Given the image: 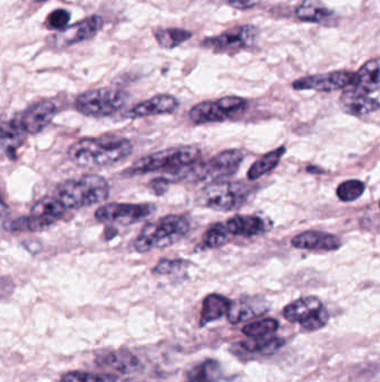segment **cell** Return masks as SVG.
Here are the masks:
<instances>
[{"mask_svg": "<svg viewBox=\"0 0 380 382\" xmlns=\"http://www.w3.org/2000/svg\"><path fill=\"white\" fill-rule=\"evenodd\" d=\"M132 152V142L117 135L82 139L72 143L67 151L70 160L80 168L112 166L129 158Z\"/></svg>", "mask_w": 380, "mask_h": 382, "instance_id": "cell-1", "label": "cell"}, {"mask_svg": "<svg viewBox=\"0 0 380 382\" xmlns=\"http://www.w3.org/2000/svg\"><path fill=\"white\" fill-rule=\"evenodd\" d=\"M191 221L182 215H168L152 221L141 230L134 250L141 254L168 248L183 240L191 232Z\"/></svg>", "mask_w": 380, "mask_h": 382, "instance_id": "cell-2", "label": "cell"}, {"mask_svg": "<svg viewBox=\"0 0 380 382\" xmlns=\"http://www.w3.org/2000/svg\"><path fill=\"white\" fill-rule=\"evenodd\" d=\"M109 196V182L99 174H85L68 179L56 188V198L67 209L92 207L107 201Z\"/></svg>", "mask_w": 380, "mask_h": 382, "instance_id": "cell-3", "label": "cell"}, {"mask_svg": "<svg viewBox=\"0 0 380 382\" xmlns=\"http://www.w3.org/2000/svg\"><path fill=\"white\" fill-rule=\"evenodd\" d=\"M244 154L238 149L225 150L205 162H197L192 166L172 174L168 179L171 182L190 180V181L217 182L232 177L244 161Z\"/></svg>", "mask_w": 380, "mask_h": 382, "instance_id": "cell-4", "label": "cell"}, {"mask_svg": "<svg viewBox=\"0 0 380 382\" xmlns=\"http://www.w3.org/2000/svg\"><path fill=\"white\" fill-rule=\"evenodd\" d=\"M201 159V150L197 147H176V148L165 149L158 151L156 154L143 156L129 166L123 176L134 177L141 174H148L151 172L170 171L168 174L179 171L185 166L197 164Z\"/></svg>", "mask_w": 380, "mask_h": 382, "instance_id": "cell-5", "label": "cell"}, {"mask_svg": "<svg viewBox=\"0 0 380 382\" xmlns=\"http://www.w3.org/2000/svg\"><path fill=\"white\" fill-rule=\"evenodd\" d=\"M250 188L241 182H210L197 196V203L217 211H231L244 206Z\"/></svg>", "mask_w": 380, "mask_h": 382, "instance_id": "cell-6", "label": "cell"}, {"mask_svg": "<svg viewBox=\"0 0 380 382\" xmlns=\"http://www.w3.org/2000/svg\"><path fill=\"white\" fill-rule=\"evenodd\" d=\"M126 94L119 89L89 90L78 95L75 101V107L80 115L88 117H112L124 107Z\"/></svg>", "mask_w": 380, "mask_h": 382, "instance_id": "cell-7", "label": "cell"}, {"mask_svg": "<svg viewBox=\"0 0 380 382\" xmlns=\"http://www.w3.org/2000/svg\"><path fill=\"white\" fill-rule=\"evenodd\" d=\"M246 100L239 97H224L215 101L201 102L190 111V120L194 124L224 122L244 112Z\"/></svg>", "mask_w": 380, "mask_h": 382, "instance_id": "cell-8", "label": "cell"}, {"mask_svg": "<svg viewBox=\"0 0 380 382\" xmlns=\"http://www.w3.org/2000/svg\"><path fill=\"white\" fill-rule=\"evenodd\" d=\"M283 317L289 322L299 323L303 330H320L328 323L329 313L320 299L305 297L290 303L283 309Z\"/></svg>", "mask_w": 380, "mask_h": 382, "instance_id": "cell-9", "label": "cell"}, {"mask_svg": "<svg viewBox=\"0 0 380 382\" xmlns=\"http://www.w3.org/2000/svg\"><path fill=\"white\" fill-rule=\"evenodd\" d=\"M259 29L254 25H241L223 31L217 36L207 37L201 43L207 50L220 54H236L256 43Z\"/></svg>", "mask_w": 380, "mask_h": 382, "instance_id": "cell-10", "label": "cell"}, {"mask_svg": "<svg viewBox=\"0 0 380 382\" xmlns=\"http://www.w3.org/2000/svg\"><path fill=\"white\" fill-rule=\"evenodd\" d=\"M156 208L152 203H112L99 207L94 216L102 224L129 226L148 218Z\"/></svg>", "mask_w": 380, "mask_h": 382, "instance_id": "cell-11", "label": "cell"}, {"mask_svg": "<svg viewBox=\"0 0 380 382\" xmlns=\"http://www.w3.org/2000/svg\"><path fill=\"white\" fill-rule=\"evenodd\" d=\"M58 111V105L53 100H43L29 105L13 120L26 134H38L54 120Z\"/></svg>", "mask_w": 380, "mask_h": 382, "instance_id": "cell-12", "label": "cell"}, {"mask_svg": "<svg viewBox=\"0 0 380 382\" xmlns=\"http://www.w3.org/2000/svg\"><path fill=\"white\" fill-rule=\"evenodd\" d=\"M354 73L348 70H337L327 74L305 76L293 82V87L298 91L313 90L318 92H335L352 85Z\"/></svg>", "mask_w": 380, "mask_h": 382, "instance_id": "cell-13", "label": "cell"}, {"mask_svg": "<svg viewBox=\"0 0 380 382\" xmlns=\"http://www.w3.org/2000/svg\"><path fill=\"white\" fill-rule=\"evenodd\" d=\"M103 23L102 16L93 15L87 17L65 28L64 31H58V34L53 36L52 44L58 48H65L78 43L85 42L101 31Z\"/></svg>", "mask_w": 380, "mask_h": 382, "instance_id": "cell-14", "label": "cell"}, {"mask_svg": "<svg viewBox=\"0 0 380 382\" xmlns=\"http://www.w3.org/2000/svg\"><path fill=\"white\" fill-rule=\"evenodd\" d=\"M179 107L180 102L176 97H172L170 94H158L135 105L126 113V117L135 120L141 117L170 115L175 112V110Z\"/></svg>", "mask_w": 380, "mask_h": 382, "instance_id": "cell-15", "label": "cell"}, {"mask_svg": "<svg viewBox=\"0 0 380 382\" xmlns=\"http://www.w3.org/2000/svg\"><path fill=\"white\" fill-rule=\"evenodd\" d=\"M269 309V303L262 297H240L237 301L232 302L227 317H228L229 322L238 324L244 321L266 314Z\"/></svg>", "mask_w": 380, "mask_h": 382, "instance_id": "cell-16", "label": "cell"}, {"mask_svg": "<svg viewBox=\"0 0 380 382\" xmlns=\"http://www.w3.org/2000/svg\"><path fill=\"white\" fill-rule=\"evenodd\" d=\"M293 248L299 250H317V252H334L342 246L338 237L319 230H308L293 237Z\"/></svg>", "mask_w": 380, "mask_h": 382, "instance_id": "cell-17", "label": "cell"}, {"mask_svg": "<svg viewBox=\"0 0 380 382\" xmlns=\"http://www.w3.org/2000/svg\"><path fill=\"white\" fill-rule=\"evenodd\" d=\"M339 105L344 113L357 117H366L380 109V103L377 100L354 89L346 90L342 94Z\"/></svg>", "mask_w": 380, "mask_h": 382, "instance_id": "cell-18", "label": "cell"}, {"mask_svg": "<svg viewBox=\"0 0 380 382\" xmlns=\"http://www.w3.org/2000/svg\"><path fill=\"white\" fill-rule=\"evenodd\" d=\"M224 225L230 236H258L269 229L266 221L261 217L244 216V215L232 217L225 221Z\"/></svg>", "mask_w": 380, "mask_h": 382, "instance_id": "cell-19", "label": "cell"}, {"mask_svg": "<svg viewBox=\"0 0 380 382\" xmlns=\"http://www.w3.org/2000/svg\"><path fill=\"white\" fill-rule=\"evenodd\" d=\"M350 87L368 95L378 91L380 89V58L366 62L357 73H354V83Z\"/></svg>", "mask_w": 380, "mask_h": 382, "instance_id": "cell-20", "label": "cell"}, {"mask_svg": "<svg viewBox=\"0 0 380 382\" xmlns=\"http://www.w3.org/2000/svg\"><path fill=\"white\" fill-rule=\"evenodd\" d=\"M97 364H101V367L109 368L123 375L132 373L142 367L140 360L126 349H119L116 351L99 356L97 358Z\"/></svg>", "mask_w": 380, "mask_h": 382, "instance_id": "cell-21", "label": "cell"}, {"mask_svg": "<svg viewBox=\"0 0 380 382\" xmlns=\"http://www.w3.org/2000/svg\"><path fill=\"white\" fill-rule=\"evenodd\" d=\"M67 208L63 205L62 201L56 197L43 198L37 201L31 209V216L42 221L50 227L56 221L63 218Z\"/></svg>", "mask_w": 380, "mask_h": 382, "instance_id": "cell-22", "label": "cell"}, {"mask_svg": "<svg viewBox=\"0 0 380 382\" xmlns=\"http://www.w3.org/2000/svg\"><path fill=\"white\" fill-rule=\"evenodd\" d=\"M232 301L220 294H210L205 297L202 305L200 325L205 327L213 321L219 320L224 315H228Z\"/></svg>", "mask_w": 380, "mask_h": 382, "instance_id": "cell-23", "label": "cell"}, {"mask_svg": "<svg viewBox=\"0 0 380 382\" xmlns=\"http://www.w3.org/2000/svg\"><path fill=\"white\" fill-rule=\"evenodd\" d=\"M334 11L323 5L320 0H303L295 8L298 19L305 23H326L334 17Z\"/></svg>", "mask_w": 380, "mask_h": 382, "instance_id": "cell-24", "label": "cell"}, {"mask_svg": "<svg viewBox=\"0 0 380 382\" xmlns=\"http://www.w3.org/2000/svg\"><path fill=\"white\" fill-rule=\"evenodd\" d=\"M26 133L21 130L15 120H11V122H3L1 127V148L6 156L9 159L16 158V152L21 146L23 139H25Z\"/></svg>", "mask_w": 380, "mask_h": 382, "instance_id": "cell-25", "label": "cell"}, {"mask_svg": "<svg viewBox=\"0 0 380 382\" xmlns=\"http://www.w3.org/2000/svg\"><path fill=\"white\" fill-rule=\"evenodd\" d=\"M285 154V147H280V148L276 149V150L271 151V152H268V154L262 156L261 158L258 159L252 164L251 168L249 169V180L254 181V180L259 179V178L264 177V174H269L274 168H277L280 160H281L282 156Z\"/></svg>", "mask_w": 380, "mask_h": 382, "instance_id": "cell-26", "label": "cell"}, {"mask_svg": "<svg viewBox=\"0 0 380 382\" xmlns=\"http://www.w3.org/2000/svg\"><path fill=\"white\" fill-rule=\"evenodd\" d=\"M221 378L220 364L207 359L197 364L188 375L187 382H219Z\"/></svg>", "mask_w": 380, "mask_h": 382, "instance_id": "cell-27", "label": "cell"}, {"mask_svg": "<svg viewBox=\"0 0 380 382\" xmlns=\"http://www.w3.org/2000/svg\"><path fill=\"white\" fill-rule=\"evenodd\" d=\"M192 37V33L187 29L164 28L156 31V38L162 48L171 50L179 46L182 43L187 42Z\"/></svg>", "mask_w": 380, "mask_h": 382, "instance_id": "cell-28", "label": "cell"}, {"mask_svg": "<svg viewBox=\"0 0 380 382\" xmlns=\"http://www.w3.org/2000/svg\"><path fill=\"white\" fill-rule=\"evenodd\" d=\"M279 329V322L276 319H264L244 325L242 333L248 338H266L271 336Z\"/></svg>", "mask_w": 380, "mask_h": 382, "instance_id": "cell-29", "label": "cell"}, {"mask_svg": "<svg viewBox=\"0 0 380 382\" xmlns=\"http://www.w3.org/2000/svg\"><path fill=\"white\" fill-rule=\"evenodd\" d=\"M228 230L225 228L224 223H217L207 229V233L203 237V242L201 246L203 250H210V248H221L225 243L228 242Z\"/></svg>", "mask_w": 380, "mask_h": 382, "instance_id": "cell-30", "label": "cell"}, {"mask_svg": "<svg viewBox=\"0 0 380 382\" xmlns=\"http://www.w3.org/2000/svg\"><path fill=\"white\" fill-rule=\"evenodd\" d=\"M283 344L285 342L279 338L271 336L266 338H250L244 341L241 346L249 352H266L279 349Z\"/></svg>", "mask_w": 380, "mask_h": 382, "instance_id": "cell-31", "label": "cell"}, {"mask_svg": "<svg viewBox=\"0 0 380 382\" xmlns=\"http://www.w3.org/2000/svg\"><path fill=\"white\" fill-rule=\"evenodd\" d=\"M366 186L360 180H347L337 188V196L344 203L357 201L365 191Z\"/></svg>", "mask_w": 380, "mask_h": 382, "instance_id": "cell-32", "label": "cell"}, {"mask_svg": "<svg viewBox=\"0 0 380 382\" xmlns=\"http://www.w3.org/2000/svg\"><path fill=\"white\" fill-rule=\"evenodd\" d=\"M116 377L107 373L86 371H70L63 375L60 382H116Z\"/></svg>", "mask_w": 380, "mask_h": 382, "instance_id": "cell-33", "label": "cell"}, {"mask_svg": "<svg viewBox=\"0 0 380 382\" xmlns=\"http://www.w3.org/2000/svg\"><path fill=\"white\" fill-rule=\"evenodd\" d=\"M70 21V11L60 8V9H56V11H52L48 15L46 19V26L47 28L52 29V31H64L65 28H67Z\"/></svg>", "mask_w": 380, "mask_h": 382, "instance_id": "cell-34", "label": "cell"}, {"mask_svg": "<svg viewBox=\"0 0 380 382\" xmlns=\"http://www.w3.org/2000/svg\"><path fill=\"white\" fill-rule=\"evenodd\" d=\"M187 266V262L181 260H163L158 262L156 267L153 268V273L158 275H168V274L175 273L182 267Z\"/></svg>", "mask_w": 380, "mask_h": 382, "instance_id": "cell-35", "label": "cell"}, {"mask_svg": "<svg viewBox=\"0 0 380 382\" xmlns=\"http://www.w3.org/2000/svg\"><path fill=\"white\" fill-rule=\"evenodd\" d=\"M229 5L233 8L239 9V11H246L256 7L259 4L261 3V0H228Z\"/></svg>", "mask_w": 380, "mask_h": 382, "instance_id": "cell-36", "label": "cell"}, {"mask_svg": "<svg viewBox=\"0 0 380 382\" xmlns=\"http://www.w3.org/2000/svg\"><path fill=\"white\" fill-rule=\"evenodd\" d=\"M170 185V182L165 179V178H158L151 181V186H152L153 190L156 191V195H161V193H165L168 189V186Z\"/></svg>", "mask_w": 380, "mask_h": 382, "instance_id": "cell-37", "label": "cell"}, {"mask_svg": "<svg viewBox=\"0 0 380 382\" xmlns=\"http://www.w3.org/2000/svg\"><path fill=\"white\" fill-rule=\"evenodd\" d=\"M379 208H380V203H379Z\"/></svg>", "mask_w": 380, "mask_h": 382, "instance_id": "cell-38", "label": "cell"}]
</instances>
